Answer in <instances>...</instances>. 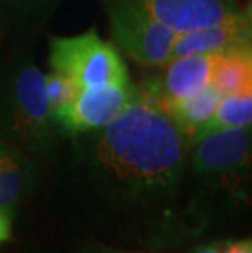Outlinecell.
I'll return each instance as SVG.
<instances>
[{
	"label": "cell",
	"instance_id": "obj_17",
	"mask_svg": "<svg viewBox=\"0 0 252 253\" xmlns=\"http://www.w3.org/2000/svg\"><path fill=\"white\" fill-rule=\"evenodd\" d=\"M12 235V214L0 209V244L7 242Z\"/></svg>",
	"mask_w": 252,
	"mask_h": 253
},
{
	"label": "cell",
	"instance_id": "obj_13",
	"mask_svg": "<svg viewBox=\"0 0 252 253\" xmlns=\"http://www.w3.org/2000/svg\"><path fill=\"white\" fill-rule=\"evenodd\" d=\"M252 121V88H244L233 93L223 95L213 120L206 129H221V127H251Z\"/></svg>",
	"mask_w": 252,
	"mask_h": 253
},
{
	"label": "cell",
	"instance_id": "obj_11",
	"mask_svg": "<svg viewBox=\"0 0 252 253\" xmlns=\"http://www.w3.org/2000/svg\"><path fill=\"white\" fill-rule=\"evenodd\" d=\"M221 98V91L210 85L208 88L190 96V98L169 103L159 110L164 111L175 123L177 127L185 134V137L189 139L192 145V142L197 137H200L206 126L210 125Z\"/></svg>",
	"mask_w": 252,
	"mask_h": 253
},
{
	"label": "cell",
	"instance_id": "obj_6",
	"mask_svg": "<svg viewBox=\"0 0 252 253\" xmlns=\"http://www.w3.org/2000/svg\"><path fill=\"white\" fill-rule=\"evenodd\" d=\"M136 91L130 84L80 90L71 105L52 113V120L64 132H94L113 121L131 103Z\"/></svg>",
	"mask_w": 252,
	"mask_h": 253
},
{
	"label": "cell",
	"instance_id": "obj_3",
	"mask_svg": "<svg viewBox=\"0 0 252 253\" xmlns=\"http://www.w3.org/2000/svg\"><path fill=\"white\" fill-rule=\"evenodd\" d=\"M50 64L52 71L72 79L80 90L130 84L116 47L101 40L95 30L72 38L51 40Z\"/></svg>",
	"mask_w": 252,
	"mask_h": 253
},
{
	"label": "cell",
	"instance_id": "obj_15",
	"mask_svg": "<svg viewBox=\"0 0 252 253\" xmlns=\"http://www.w3.org/2000/svg\"><path fill=\"white\" fill-rule=\"evenodd\" d=\"M45 88L52 113L69 106L80 93V87L72 79L56 71L45 75Z\"/></svg>",
	"mask_w": 252,
	"mask_h": 253
},
{
	"label": "cell",
	"instance_id": "obj_4",
	"mask_svg": "<svg viewBox=\"0 0 252 253\" xmlns=\"http://www.w3.org/2000/svg\"><path fill=\"white\" fill-rule=\"evenodd\" d=\"M108 17L118 47L143 66L170 61L177 33L155 21L135 0H110Z\"/></svg>",
	"mask_w": 252,
	"mask_h": 253
},
{
	"label": "cell",
	"instance_id": "obj_10",
	"mask_svg": "<svg viewBox=\"0 0 252 253\" xmlns=\"http://www.w3.org/2000/svg\"><path fill=\"white\" fill-rule=\"evenodd\" d=\"M35 181V164L15 145L0 142V209L13 214Z\"/></svg>",
	"mask_w": 252,
	"mask_h": 253
},
{
	"label": "cell",
	"instance_id": "obj_2",
	"mask_svg": "<svg viewBox=\"0 0 252 253\" xmlns=\"http://www.w3.org/2000/svg\"><path fill=\"white\" fill-rule=\"evenodd\" d=\"M56 121L46 96L45 74L31 61L10 62L0 74V139L26 154L54 141Z\"/></svg>",
	"mask_w": 252,
	"mask_h": 253
},
{
	"label": "cell",
	"instance_id": "obj_16",
	"mask_svg": "<svg viewBox=\"0 0 252 253\" xmlns=\"http://www.w3.org/2000/svg\"><path fill=\"white\" fill-rule=\"evenodd\" d=\"M192 253H252L251 240H223L203 245Z\"/></svg>",
	"mask_w": 252,
	"mask_h": 253
},
{
	"label": "cell",
	"instance_id": "obj_8",
	"mask_svg": "<svg viewBox=\"0 0 252 253\" xmlns=\"http://www.w3.org/2000/svg\"><path fill=\"white\" fill-rule=\"evenodd\" d=\"M151 17L177 35L206 28L238 13L228 0H135Z\"/></svg>",
	"mask_w": 252,
	"mask_h": 253
},
{
	"label": "cell",
	"instance_id": "obj_18",
	"mask_svg": "<svg viewBox=\"0 0 252 253\" xmlns=\"http://www.w3.org/2000/svg\"><path fill=\"white\" fill-rule=\"evenodd\" d=\"M100 253H126V252H100Z\"/></svg>",
	"mask_w": 252,
	"mask_h": 253
},
{
	"label": "cell",
	"instance_id": "obj_5",
	"mask_svg": "<svg viewBox=\"0 0 252 253\" xmlns=\"http://www.w3.org/2000/svg\"><path fill=\"white\" fill-rule=\"evenodd\" d=\"M190 164L203 178H229L243 175L251 162V127H221L202 134L192 142Z\"/></svg>",
	"mask_w": 252,
	"mask_h": 253
},
{
	"label": "cell",
	"instance_id": "obj_12",
	"mask_svg": "<svg viewBox=\"0 0 252 253\" xmlns=\"http://www.w3.org/2000/svg\"><path fill=\"white\" fill-rule=\"evenodd\" d=\"M211 87L219 90L223 95L244 88H252L251 46L214 54Z\"/></svg>",
	"mask_w": 252,
	"mask_h": 253
},
{
	"label": "cell",
	"instance_id": "obj_1",
	"mask_svg": "<svg viewBox=\"0 0 252 253\" xmlns=\"http://www.w3.org/2000/svg\"><path fill=\"white\" fill-rule=\"evenodd\" d=\"M85 162L105 188L130 199L165 198L184 178L190 142L141 90L113 121L89 132Z\"/></svg>",
	"mask_w": 252,
	"mask_h": 253
},
{
	"label": "cell",
	"instance_id": "obj_7",
	"mask_svg": "<svg viewBox=\"0 0 252 253\" xmlns=\"http://www.w3.org/2000/svg\"><path fill=\"white\" fill-rule=\"evenodd\" d=\"M214 54H187L167 62L164 74L143 95L157 108L187 100L211 85Z\"/></svg>",
	"mask_w": 252,
	"mask_h": 253
},
{
	"label": "cell",
	"instance_id": "obj_9",
	"mask_svg": "<svg viewBox=\"0 0 252 253\" xmlns=\"http://www.w3.org/2000/svg\"><path fill=\"white\" fill-rule=\"evenodd\" d=\"M246 46H251L249 13L238 12L216 25L179 35L170 52V61L187 54H221Z\"/></svg>",
	"mask_w": 252,
	"mask_h": 253
},
{
	"label": "cell",
	"instance_id": "obj_14",
	"mask_svg": "<svg viewBox=\"0 0 252 253\" xmlns=\"http://www.w3.org/2000/svg\"><path fill=\"white\" fill-rule=\"evenodd\" d=\"M62 0H0V12L8 18L28 23L48 17Z\"/></svg>",
	"mask_w": 252,
	"mask_h": 253
}]
</instances>
